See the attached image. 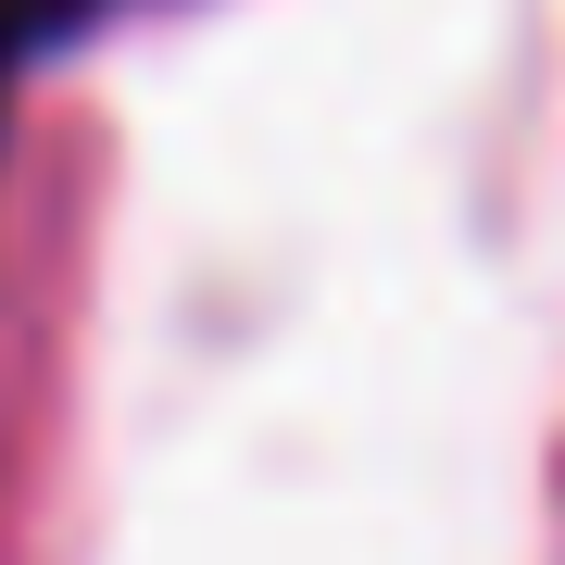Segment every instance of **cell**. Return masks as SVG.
I'll return each instance as SVG.
<instances>
[{
  "instance_id": "6da1fadb",
  "label": "cell",
  "mask_w": 565,
  "mask_h": 565,
  "mask_svg": "<svg viewBox=\"0 0 565 565\" xmlns=\"http://www.w3.org/2000/svg\"><path fill=\"white\" fill-rule=\"evenodd\" d=\"M126 13H151V0H0V151H13V102H25V76L63 51H88L102 25Z\"/></svg>"
}]
</instances>
